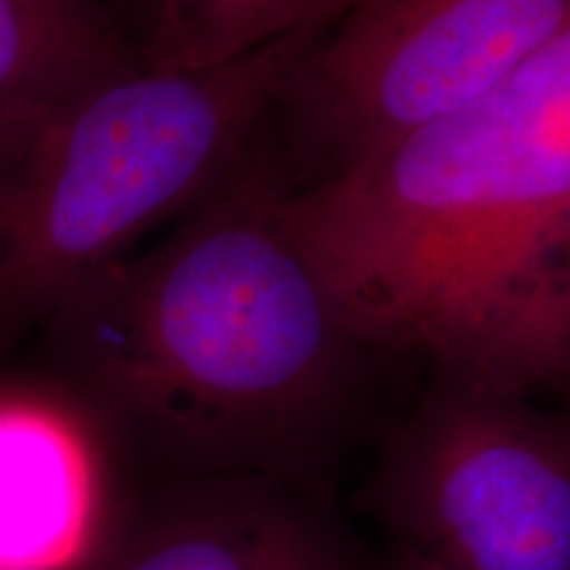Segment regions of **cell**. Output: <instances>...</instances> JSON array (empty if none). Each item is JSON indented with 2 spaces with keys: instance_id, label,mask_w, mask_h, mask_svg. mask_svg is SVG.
I'll return each instance as SVG.
<instances>
[{
  "instance_id": "cell-8",
  "label": "cell",
  "mask_w": 570,
  "mask_h": 570,
  "mask_svg": "<svg viewBox=\"0 0 570 570\" xmlns=\"http://www.w3.org/2000/svg\"><path fill=\"white\" fill-rule=\"evenodd\" d=\"M132 63L101 0H0V140Z\"/></svg>"
},
{
  "instance_id": "cell-10",
  "label": "cell",
  "mask_w": 570,
  "mask_h": 570,
  "mask_svg": "<svg viewBox=\"0 0 570 570\" xmlns=\"http://www.w3.org/2000/svg\"><path fill=\"white\" fill-rule=\"evenodd\" d=\"M370 570H441V568L436 566V562L425 560L423 554L407 550V547L391 544L386 558L373 562V568Z\"/></svg>"
},
{
  "instance_id": "cell-3",
  "label": "cell",
  "mask_w": 570,
  "mask_h": 570,
  "mask_svg": "<svg viewBox=\"0 0 570 570\" xmlns=\"http://www.w3.org/2000/svg\"><path fill=\"white\" fill-rule=\"evenodd\" d=\"M323 35L202 69L138 61L0 140V344L209 196Z\"/></svg>"
},
{
  "instance_id": "cell-5",
  "label": "cell",
  "mask_w": 570,
  "mask_h": 570,
  "mask_svg": "<svg viewBox=\"0 0 570 570\" xmlns=\"http://www.w3.org/2000/svg\"><path fill=\"white\" fill-rule=\"evenodd\" d=\"M568 17L570 0H377L323 35L285 98L336 175L481 101Z\"/></svg>"
},
{
  "instance_id": "cell-1",
  "label": "cell",
  "mask_w": 570,
  "mask_h": 570,
  "mask_svg": "<svg viewBox=\"0 0 570 570\" xmlns=\"http://www.w3.org/2000/svg\"><path fill=\"white\" fill-rule=\"evenodd\" d=\"M246 159L167 238L42 325L127 462L159 481L265 475L323 489L362 354L336 291Z\"/></svg>"
},
{
  "instance_id": "cell-4",
  "label": "cell",
  "mask_w": 570,
  "mask_h": 570,
  "mask_svg": "<svg viewBox=\"0 0 570 570\" xmlns=\"http://www.w3.org/2000/svg\"><path fill=\"white\" fill-rule=\"evenodd\" d=\"M367 510L441 570H570V417L436 375L383 441Z\"/></svg>"
},
{
  "instance_id": "cell-2",
  "label": "cell",
  "mask_w": 570,
  "mask_h": 570,
  "mask_svg": "<svg viewBox=\"0 0 570 570\" xmlns=\"http://www.w3.org/2000/svg\"><path fill=\"white\" fill-rule=\"evenodd\" d=\"M285 214L370 348L570 394V17L481 101Z\"/></svg>"
},
{
  "instance_id": "cell-7",
  "label": "cell",
  "mask_w": 570,
  "mask_h": 570,
  "mask_svg": "<svg viewBox=\"0 0 570 570\" xmlns=\"http://www.w3.org/2000/svg\"><path fill=\"white\" fill-rule=\"evenodd\" d=\"M325 489L206 475L142 489L92 570H370Z\"/></svg>"
},
{
  "instance_id": "cell-6",
  "label": "cell",
  "mask_w": 570,
  "mask_h": 570,
  "mask_svg": "<svg viewBox=\"0 0 570 570\" xmlns=\"http://www.w3.org/2000/svg\"><path fill=\"white\" fill-rule=\"evenodd\" d=\"M130 462L59 377L0 381V570H92L138 502Z\"/></svg>"
},
{
  "instance_id": "cell-9",
  "label": "cell",
  "mask_w": 570,
  "mask_h": 570,
  "mask_svg": "<svg viewBox=\"0 0 570 570\" xmlns=\"http://www.w3.org/2000/svg\"><path fill=\"white\" fill-rule=\"evenodd\" d=\"M377 0H151L140 63L202 69L298 32H327Z\"/></svg>"
}]
</instances>
